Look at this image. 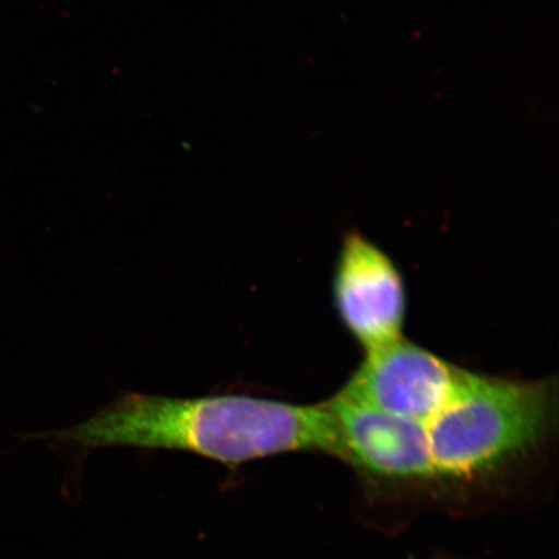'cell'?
Returning a JSON list of instances; mask_svg holds the SVG:
<instances>
[{
    "mask_svg": "<svg viewBox=\"0 0 559 559\" xmlns=\"http://www.w3.org/2000/svg\"><path fill=\"white\" fill-rule=\"evenodd\" d=\"M44 438L80 450L185 451L227 466L296 451L335 456L325 403L298 405L240 394L181 400L128 393L86 421Z\"/></svg>",
    "mask_w": 559,
    "mask_h": 559,
    "instance_id": "6da1fadb",
    "label": "cell"
},
{
    "mask_svg": "<svg viewBox=\"0 0 559 559\" xmlns=\"http://www.w3.org/2000/svg\"><path fill=\"white\" fill-rule=\"evenodd\" d=\"M556 418L555 383L464 370L456 391L426 425L435 475L469 477L534 450Z\"/></svg>",
    "mask_w": 559,
    "mask_h": 559,
    "instance_id": "7a4b0ae2",
    "label": "cell"
},
{
    "mask_svg": "<svg viewBox=\"0 0 559 559\" xmlns=\"http://www.w3.org/2000/svg\"><path fill=\"white\" fill-rule=\"evenodd\" d=\"M463 374L464 369L402 337L367 352L341 393L386 414L428 425L450 402Z\"/></svg>",
    "mask_w": 559,
    "mask_h": 559,
    "instance_id": "3957f363",
    "label": "cell"
},
{
    "mask_svg": "<svg viewBox=\"0 0 559 559\" xmlns=\"http://www.w3.org/2000/svg\"><path fill=\"white\" fill-rule=\"evenodd\" d=\"M333 298L342 323L367 352L402 338L407 310L402 275L380 248L359 234L348 235L342 243Z\"/></svg>",
    "mask_w": 559,
    "mask_h": 559,
    "instance_id": "277c9868",
    "label": "cell"
},
{
    "mask_svg": "<svg viewBox=\"0 0 559 559\" xmlns=\"http://www.w3.org/2000/svg\"><path fill=\"white\" fill-rule=\"evenodd\" d=\"M325 405L333 425L335 456L384 478L435 475L426 425L386 414L344 393Z\"/></svg>",
    "mask_w": 559,
    "mask_h": 559,
    "instance_id": "5b68a950",
    "label": "cell"
}]
</instances>
